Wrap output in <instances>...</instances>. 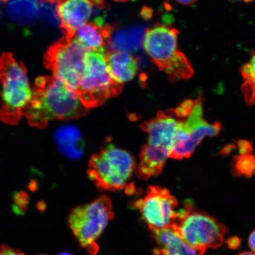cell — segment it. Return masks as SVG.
I'll list each match as a JSON object with an SVG mask.
<instances>
[{"instance_id": "obj_14", "label": "cell", "mask_w": 255, "mask_h": 255, "mask_svg": "<svg viewBox=\"0 0 255 255\" xmlns=\"http://www.w3.org/2000/svg\"><path fill=\"white\" fill-rule=\"evenodd\" d=\"M114 27L109 24L101 25L88 22L76 32L75 39L88 49L106 52Z\"/></svg>"}, {"instance_id": "obj_18", "label": "cell", "mask_w": 255, "mask_h": 255, "mask_svg": "<svg viewBox=\"0 0 255 255\" xmlns=\"http://www.w3.org/2000/svg\"><path fill=\"white\" fill-rule=\"evenodd\" d=\"M143 36L141 28H132L117 32L112 35L108 46L112 51L120 50L128 52V51L138 49L142 43Z\"/></svg>"}, {"instance_id": "obj_32", "label": "cell", "mask_w": 255, "mask_h": 255, "mask_svg": "<svg viewBox=\"0 0 255 255\" xmlns=\"http://www.w3.org/2000/svg\"><path fill=\"white\" fill-rule=\"evenodd\" d=\"M42 255V254H41V255Z\"/></svg>"}, {"instance_id": "obj_4", "label": "cell", "mask_w": 255, "mask_h": 255, "mask_svg": "<svg viewBox=\"0 0 255 255\" xmlns=\"http://www.w3.org/2000/svg\"><path fill=\"white\" fill-rule=\"evenodd\" d=\"M176 28L157 24L146 30L142 45L158 68L174 79H189L194 70L189 59L178 49Z\"/></svg>"}, {"instance_id": "obj_2", "label": "cell", "mask_w": 255, "mask_h": 255, "mask_svg": "<svg viewBox=\"0 0 255 255\" xmlns=\"http://www.w3.org/2000/svg\"><path fill=\"white\" fill-rule=\"evenodd\" d=\"M181 121L174 109H170L159 111L154 119L140 126L148 134L136 164L135 173L140 179L148 180L161 173L170 157Z\"/></svg>"}, {"instance_id": "obj_8", "label": "cell", "mask_w": 255, "mask_h": 255, "mask_svg": "<svg viewBox=\"0 0 255 255\" xmlns=\"http://www.w3.org/2000/svg\"><path fill=\"white\" fill-rule=\"evenodd\" d=\"M172 228L200 254L207 249L220 246L226 231L216 219L196 210L189 201L178 210L176 221Z\"/></svg>"}, {"instance_id": "obj_11", "label": "cell", "mask_w": 255, "mask_h": 255, "mask_svg": "<svg viewBox=\"0 0 255 255\" xmlns=\"http://www.w3.org/2000/svg\"><path fill=\"white\" fill-rule=\"evenodd\" d=\"M178 202L165 188L151 186L132 204L151 231L172 228L178 216Z\"/></svg>"}, {"instance_id": "obj_23", "label": "cell", "mask_w": 255, "mask_h": 255, "mask_svg": "<svg viewBox=\"0 0 255 255\" xmlns=\"http://www.w3.org/2000/svg\"><path fill=\"white\" fill-rule=\"evenodd\" d=\"M0 255H25L20 251L14 250L10 247L3 245L0 249Z\"/></svg>"}, {"instance_id": "obj_24", "label": "cell", "mask_w": 255, "mask_h": 255, "mask_svg": "<svg viewBox=\"0 0 255 255\" xmlns=\"http://www.w3.org/2000/svg\"><path fill=\"white\" fill-rule=\"evenodd\" d=\"M241 242L237 237H232L228 239V245L231 249H237L240 245Z\"/></svg>"}, {"instance_id": "obj_22", "label": "cell", "mask_w": 255, "mask_h": 255, "mask_svg": "<svg viewBox=\"0 0 255 255\" xmlns=\"http://www.w3.org/2000/svg\"><path fill=\"white\" fill-rule=\"evenodd\" d=\"M239 152L241 155L253 154V144L248 140L242 139L238 142Z\"/></svg>"}, {"instance_id": "obj_7", "label": "cell", "mask_w": 255, "mask_h": 255, "mask_svg": "<svg viewBox=\"0 0 255 255\" xmlns=\"http://www.w3.org/2000/svg\"><path fill=\"white\" fill-rule=\"evenodd\" d=\"M89 50L74 37H65L49 48L44 57V64L52 72L54 78L76 94L84 81L86 57Z\"/></svg>"}, {"instance_id": "obj_31", "label": "cell", "mask_w": 255, "mask_h": 255, "mask_svg": "<svg viewBox=\"0 0 255 255\" xmlns=\"http://www.w3.org/2000/svg\"><path fill=\"white\" fill-rule=\"evenodd\" d=\"M8 1V0H0V4H2V3H5Z\"/></svg>"}, {"instance_id": "obj_21", "label": "cell", "mask_w": 255, "mask_h": 255, "mask_svg": "<svg viewBox=\"0 0 255 255\" xmlns=\"http://www.w3.org/2000/svg\"><path fill=\"white\" fill-rule=\"evenodd\" d=\"M241 73L244 81H255V52L252 55L250 62L242 67Z\"/></svg>"}, {"instance_id": "obj_28", "label": "cell", "mask_w": 255, "mask_h": 255, "mask_svg": "<svg viewBox=\"0 0 255 255\" xmlns=\"http://www.w3.org/2000/svg\"><path fill=\"white\" fill-rule=\"evenodd\" d=\"M43 1L52 3H57V2L59 1V0H43Z\"/></svg>"}, {"instance_id": "obj_25", "label": "cell", "mask_w": 255, "mask_h": 255, "mask_svg": "<svg viewBox=\"0 0 255 255\" xmlns=\"http://www.w3.org/2000/svg\"><path fill=\"white\" fill-rule=\"evenodd\" d=\"M248 244L252 251L255 253V230L251 233L249 237Z\"/></svg>"}, {"instance_id": "obj_1", "label": "cell", "mask_w": 255, "mask_h": 255, "mask_svg": "<svg viewBox=\"0 0 255 255\" xmlns=\"http://www.w3.org/2000/svg\"><path fill=\"white\" fill-rule=\"evenodd\" d=\"M88 110L74 92L50 76H40L35 81L33 97L24 115L30 125L44 128L50 121L80 119Z\"/></svg>"}, {"instance_id": "obj_15", "label": "cell", "mask_w": 255, "mask_h": 255, "mask_svg": "<svg viewBox=\"0 0 255 255\" xmlns=\"http://www.w3.org/2000/svg\"><path fill=\"white\" fill-rule=\"evenodd\" d=\"M111 77L119 84L131 81L135 78L138 65L134 57L124 51H110L105 56Z\"/></svg>"}, {"instance_id": "obj_29", "label": "cell", "mask_w": 255, "mask_h": 255, "mask_svg": "<svg viewBox=\"0 0 255 255\" xmlns=\"http://www.w3.org/2000/svg\"><path fill=\"white\" fill-rule=\"evenodd\" d=\"M58 255H73L71 254L66 253V252H63V253H60Z\"/></svg>"}, {"instance_id": "obj_6", "label": "cell", "mask_w": 255, "mask_h": 255, "mask_svg": "<svg viewBox=\"0 0 255 255\" xmlns=\"http://www.w3.org/2000/svg\"><path fill=\"white\" fill-rule=\"evenodd\" d=\"M114 217L109 197L103 195L72 210L68 223L81 246L91 255H96L99 251L98 239Z\"/></svg>"}, {"instance_id": "obj_17", "label": "cell", "mask_w": 255, "mask_h": 255, "mask_svg": "<svg viewBox=\"0 0 255 255\" xmlns=\"http://www.w3.org/2000/svg\"><path fill=\"white\" fill-rule=\"evenodd\" d=\"M43 0H9L7 13L11 20L20 24L33 23L40 14Z\"/></svg>"}, {"instance_id": "obj_10", "label": "cell", "mask_w": 255, "mask_h": 255, "mask_svg": "<svg viewBox=\"0 0 255 255\" xmlns=\"http://www.w3.org/2000/svg\"><path fill=\"white\" fill-rule=\"evenodd\" d=\"M203 100L197 99L189 116L181 120L175 136L170 157L183 159L191 157L196 148L206 136H218L221 131V123H209L203 119Z\"/></svg>"}, {"instance_id": "obj_20", "label": "cell", "mask_w": 255, "mask_h": 255, "mask_svg": "<svg viewBox=\"0 0 255 255\" xmlns=\"http://www.w3.org/2000/svg\"><path fill=\"white\" fill-rule=\"evenodd\" d=\"M245 101L250 105H255V81H245L241 87Z\"/></svg>"}, {"instance_id": "obj_27", "label": "cell", "mask_w": 255, "mask_h": 255, "mask_svg": "<svg viewBox=\"0 0 255 255\" xmlns=\"http://www.w3.org/2000/svg\"><path fill=\"white\" fill-rule=\"evenodd\" d=\"M238 255H255V253L253 252H245V253L239 254Z\"/></svg>"}, {"instance_id": "obj_30", "label": "cell", "mask_w": 255, "mask_h": 255, "mask_svg": "<svg viewBox=\"0 0 255 255\" xmlns=\"http://www.w3.org/2000/svg\"><path fill=\"white\" fill-rule=\"evenodd\" d=\"M113 1L117 2H127L129 1V0H113Z\"/></svg>"}, {"instance_id": "obj_12", "label": "cell", "mask_w": 255, "mask_h": 255, "mask_svg": "<svg viewBox=\"0 0 255 255\" xmlns=\"http://www.w3.org/2000/svg\"><path fill=\"white\" fill-rule=\"evenodd\" d=\"M56 10L65 37L73 38L79 28L88 23L94 5L91 0H59Z\"/></svg>"}, {"instance_id": "obj_19", "label": "cell", "mask_w": 255, "mask_h": 255, "mask_svg": "<svg viewBox=\"0 0 255 255\" xmlns=\"http://www.w3.org/2000/svg\"><path fill=\"white\" fill-rule=\"evenodd\" d=\"M233 175L238 177L251 178L255 175V155L235 156L231 162Z\"/></svg>"}, {"instance_id": "obj_26", "label": "cell", "mask_w": 255, "mask_h": 255, "mask_svg": "<svg viewBox=\"0 0 255 255\" xmlns=\"http://www.w3.org/2000/svg\"><path fill=\"white\" fill-rule=\"evenodd\" d=\"M175 1L184 5H191L196 3L198 0H175Z\"/></svg>"}, {"instance_id": "obj_9", "label": "cell", "mask_w": 255, "mask_h": 255, "mask_svg": "<svg viewBox=\"0 0 255 255\" xmlns=\"http://www.w3.org/2000/svg\"><path fill=\"white\" fill-rule=\"evenodd\" d=\"M106 54L89 50L86 57L84 81L76 95L88 110L101 106L123 89V85L111 77L105 59Z\"/></svg>"}, {"instance_id": "obj_16", "label": "cell", "mask_w": 255, "mask_h": 255, "mask_svg": "<svg viewBox=\"0 0 255 255\" xmlns=\"http://www.w3.org/2000/svg\"><path fill=\"white\" fill-rule=\"evenodd\" d=\"M56 138L60 150L70 158H78L84 152L81 132L76 127L66 126L57 130Z\"/></svg>"}, {"instance_id": "obj_3", "label": "cell", "mask_w": 255, "mask_h": 255, "mask_svg": "<svg viewBox=\"0 0 255 255\" xmlns=\"http://www.w3.org/2000/svg\"><path fill=\"white\" fill-rule=\"evenodd\" d=\"M1 108L0 119L8 124L19 122L33 97L27 71L10 53L0 56Z\"/></svg>"}, {"instance_id": "obj_13", "label": "cell", "mask_w": 255, "mask_h": 255, "mask_svg": "<svg viewBox=\"0 0 255 255\" xmlns=\"http://www.w3.org/2000/svg\"><path fill=\"white\" fill-rule=\"evenodd\" d=\"M151 232L157 245L154 251L156 255H199L174 228Z\"/></svg>"}, {"instance_id": "obj_5", "label": "cell", "mask_w": 255, "mask_h": 255, "mask_svg": "<svg viewBox=\"0 0 255 255\" xmlns=\"http://www.w3.org/2000/svg\"><path fill=\"white\" fill-rule=\"evenodd\" d=\"M136 164L129 152L111 143L92 156L88 174L98 189L116 191L128 189Z\"/></svg>"}]
</instances>
